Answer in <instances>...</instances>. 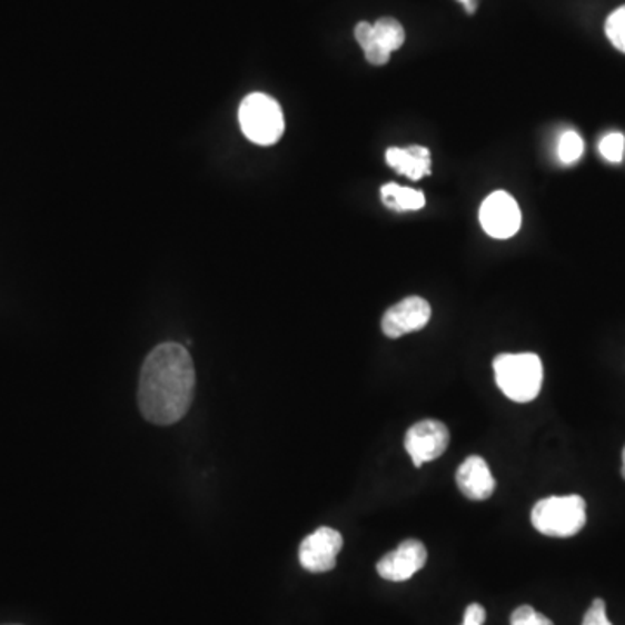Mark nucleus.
<instances>
[{
  "mask_svg": "<svg viewBox=\"0 0 625 625\" xmlns=\"http://www.w3.org/2000/svg\"><path fill=\"white\" fill-rule=\"evenodd\" d=\"M494 373L500 391L516 404L535 400L543 389V360L535 353H504L495 358Z\"/></svg>",
  "mask_w": 625,
  "mask_h": 625,
  "instance_id": "2",
  "label": "nucleus"
},
{
  "mask_svg": "<svg viewBox=\"0 0 625 625\" xmlns=\"http://www.w3.org/2000/svg\"><path fill=\"white\" fill-rule=\"evenodd\" d=\"M380 198L388 209L396 210V212H410V210L424 209L426 206V197L423 191L400 187L396 182H388L380 188Z\"/></svg>",
  "mask_w": 625,
  "mask_h": 625,
  "instance_id": "13",
  "label": "nucleus"
},
{
  "mask_svg": "<svg viewBox=\"0 0 625 625\" xmlns=\"http://www.w3.org/2000/svg\"><path fill=\"white\" fill-rule=\"evenodd\" d=\"M582 625H614L606 617V603L602 598L594 599L593 605L584 615Z\"/></svg>",
  "mask_w": 625,
  "mask_h": 625,
  "instance_id": "18",
  "label": "nucleus"
},
{
  "mask_svg": "<svg viewBox=\"0 0 625 625\" xmlns=\"http://www.w3.org/2000/svg\"><path fill=\"white\" fill-rule=\"evenodd\" d=\"M343 549V535L329 527H320L309 534L299 547V562L311 574L333 571L337 554Z\"/></svg>",
  "mask_w": 625,
  "mask_h": 625,
  "instance_id": "8",
  "label": "nucleus"
},
{
  "mask_svg": "<svg viewBox=\"0 0 625 625\" xmlns=\"http://www.w3.org/2000/svg\"><path fill=\"white\" fill-rule=\"evenodd\" d=\"M355 39L368 63L383 67L391 60V52L405 44V30L395 18H380L374 24L360 21L355 28Z\"/></svg>",
  "mask_w": 625,
  "mask_h": 625,
  "instance_id": "5",
  "label": "nucleus"
},
{
  "mask_svg": "<svg viewBox=\"0 0 625 625\" xmlns=\"http://www.w3.org/2000/svg\"><path fill=\"white\" fill-rule=\"evenodd\" d=\"M428 562V550L420 540L408 538L377 563V574L385 581L405 582L423 571Z\"/></svg>",
  "mask_w": 625,
  "mask_h": 625,
  "instance_id": "10",
  "label": "nucleus"
},
{
  "mask_svg": "<svg viewBox=\"0 0 625 625\" xmlns=\"http://www.w3.org/2000/svg\"><path fill=\"white\" fill-rule=\"evenodd\" d=\"M479 225L497 240L515 237L522 228V210L507 191H494L479 207Z\"/></svg>",
  "mask_w": 625,
  "mask_h": 625,
  "instance_id": "6",
  "label": "nucleus"
},
{
  "mask_svg": "<svg viewBox=\"0 0 625 625\" xmlns=\"http://www.w3.org/2000/svg\"><path fill=\"white\" fill-rule=\"evenodd\" d=\"M433 309L426 299L419 296L405 297L388 309L380 321V329L389 339H398L405 334L424 329L431 320Z\"/></svg>",
  "mask_w": 625,
  "mask_h": 625,
  "instance_id": "9",
  "label": "nucleus"
},
{
  "mask_svg": "<svg viewBox=\"0 0 625 625\" xmlns=\"http://www.w3.org/2000/svg\"><path fill=\"white\" fill-rule=\"evenodd\" d=\"M386 162L398 175L407 176L411 181H420L426 176H431V151L426 147L388 148Z\"/></svg>",
  "mask_w": 625,
  "mask_h": 625,
  "instance_id": "12",
  "label": "nucleus"
},
{
  "mask_svg": "<svg viewBox=\"0 0 625 625\" xmlns=\"http://www.w3.org/2000/svg\"><path fill=\"white\" fill-rule=\"evenodd\" d=\"M463 625H483V624H475V622H463Z\"/></svg>",
  "mask_w": 625,
  "mask_h": 625,
  "instance_id": "21",
  "label": "nucleus"
},
{
  "mask_svg": "<svg viewBox=\"0 0 625 625\" xmlns=\"http://www.w3.org/2000/svg\"><path fill=\"white\" fill-rule=\"evenodd\" d=\"M605 32L612 46L625 54V6L615 9L609 14L608 20H606Z\"/></svg>",
  "mask_w": 625,
  "mask_h": 625,
  "instance_id": "15",
  "label": "nucleus"
},
{
  "mask_svg": "<svg viewBox=\"0 0 625 625\" xmlns=\"http://www.w3.org/2000/svg\"><path fill=\"white\" fill-rule=\"evenodd\" d=\"M450 442V433L442 420L424 419L414 424L405 435V450L414 466L431 463L444 456Z\"/></svg>",
  "mask_w": 625,
  "mask_h": 625,
  "instance_id": "7",
  "label": "nucleus"
},
{
  "mask_svg": "<svg viewBox=\"0 0 625 625\" xmlns=\"http://www.w3.org/2000/svg\"><path fill=\"white\" fill-rule=\"evenodd\" d=\"M510 625H554L546 615L538 614L532 606L523 605L510 615Z\"/></svg>",
  "mask_w": 625,
  "mask_h": 625,
  "instance_id": "17",
  "label": "nucleus"
},
{
  "mask_svg": "<svg viewBox=\"0 0 625 625\" xmlns=\"http://www.w3.org/2000/svg\"><path fill=\"white\" fill-rule=\"evenodd\" d=\"M622 476H624L625 479V447L624 452H622Z\"/></svg>",
  "mask_w": 625,
  "mask_h": 625,
  "instance_id": "20",
  "label": "nucleus"
},
{
  "mask_svg": "<svg viewBox=\"0 0 625 625\" xmlns=\"http://www.w3.org/2000/svg\"><path fill=\"white\" fill-rule=\"evenodd\" d=\"M457 487L463 492L464 497L469 500L490 499L495 490V479L492 476L490 467L485 459L478 456L467 457L456 475Z\"/></svg>",
  "mask_w": 625,
  "mask_h": 625,
  "instance_id": "11",
  "label": "nucleus"
},
{
  "mask_svg": "<svg viewBox=\"0 0 625 625\" xmlns=\"http://www.w3.org/2000/svg\"><path fill=\"white\" fill-rule=\"evenodd\" d=\"M466 9L467 14H475L476 8H478V0H457Z\"/></svg>",
  "mask_w": 625,
  "mask_h": 625,
  "instance_id": "19",
  "label": "nucleus"
},
{
  "mask_svg": "<svg viewBox=\"0 0 625 625\" xmlns=\"http://www.w3.org/2000/svg\"><path fill=\"white\" fill-rule=\"evenodd\" d=\"M586 500L581 495H554L532 509V525L547 537L568 538L586 527Z\"/></svg>",
  "mask_w": 625,
  "mask_h": 625,
  "instance_id": "3",
  "label": "nucleus"
},
{
  "mask_svg": "<svg viewBox=\"0 0 625 625\" xmlns=\"http://www.w3.org/2000/svg\"><path fill=\"white\" fill-rule=\"evenodd\" d=\"M599 155L609 163H621L625 153V136L622 132H609L599 141Z\"/></svg>",
  "mask_w": 625,
  "mask_h": 625,
  "instance_id": "16",
  "label": "nucleus"
},
{
  "mask_svg": "<svg viewBox=\"0 0 625 625\" xmlns=\"http://www.w3.org/2000/svg\"><path fill=\"white\" fill-rule=\"evenodd\" d=\"M195 367L190 353L176 343L151 349L139 377L138 404L145 419L159 426L178 423L190 410Z\"/></svg>",
  "mask_w": 625,
  "mask_h": 625,
  "instance_id": "1",
  "label": "nucleus"
},
{
  "mask_svg": "<svg viewBox=\"0 0 625 625\" xmlns=\"http://www.w3.org/2000/svg\"><path fill=\"white\" fill-rule=\"evenodd\" d=\"M238 120L246 138L261 147L278 143L286 131L280 105L277 99L262 92H254L241 101Z\"/></svg>",
  "mask_w": 625,
  "mask_h": 625,
  "instance_id": "4",
  "label": "nucleus"
},
{
  "mask_svg": "<svg viewBox=\"0 0 625 625\" xmlns=\"http://www.w3.org/2000/svg\"><path fill=\"white\" fill-rule=\"evenodd\" d=\"M584 155V141L575 131L563 132L558 141V159L565 166L578 162Z\"/></svg>",
  "mask_w": 625,
  "mask_h": 625,
  "instance_id": "14",
  "label": "nucleus"
}]
</instances>
